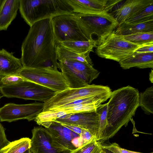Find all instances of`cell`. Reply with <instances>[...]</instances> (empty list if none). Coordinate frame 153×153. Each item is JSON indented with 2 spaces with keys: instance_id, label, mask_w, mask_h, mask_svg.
<instances>
[{
  "instance_id": "1",
  "label": "cell",
  "mask_w": 153,
  "mask_h": 153,
  "mask_svg": "<svg viewBox=\"0 0 153 153\" xmlns=\"http://www.w3.org/2000/svg\"><path fill=\"white\" fill-rule=\"evenodd\" d=\"M21 51L20 60L24 68H43L47 60L57 58L51 19L38 21L30 27Z\"/></svg>"
},
{
  "instance_id": "2",
  "label": "cell",
  "mask_w": 153,
  "mask_h": 153,
  "mask_svg": "<svg viewBox=\"0 0 153 153\" xmlns=\"http://www.w3.org/2000/svg\"><path fill=\"white\" fill-rule=\"evenodd\" d=\"M137 89L128 85L112 91L107 102V126L100 141L105 143L123 126H127L139 106Z\"/></svg>"
},
{
  "instance_id": "3",
  "label": "cell",
  "mask_w": 153,
  "mask_h": 153,
  "mask_svg": "<svg viewBox=\"0 0 153 153\" xmlns=\"http://www.w3.org/2000/svg\"><path fill=\"white\" fill-rule=\"evenodd\" d=\"M19 9L22 17L30 27L44 19L73 13L65 0H19Z\"/></svg>"
},
{
  "instance_id": "4",
  "label": "cell",
  "mask_w": 153,
  "mask_h": 153,
  "mask_svg": "<svg viewBox=\"0 0 153 153\" xmlns=\"http://www.w3.org/2000/svg\"><path fill=\"white\" fill-rule=\"evenodd\" d=\"M74 13L76 21L86 36L89 40H94L92 36L96 35L97 43L115 30L118 24L110 13Z\"/></svg>"
},
{
  "instance_id": "5",
  "label": "cell",
  "mask_w": 153,
  "mask_h": 153,
  "mask_svg": "<svg viewBox=\"0 0 153 153\" xmlns=\"http://www.w3.org/2000/svg\"><path fill=\"white\" fill-rule=\"evenodd\" d=\"M144 45L131 42L123 36L116 33L114 30L98 42L95 52L101 58L119 62Z\"/></svg>"
},
{
  "instance_id": "6",
  "label": "cell",
  "mask_w": 153,
  "mask_h": 153,
  "mask_svg": "<svg viewBox=\"0 0 153 153\" xmlns=\"http://www.w3.org/2000/svg\"><path fill=\"white\" fill-rule=\"evenodd\" d=\"M93 65L73 60H64L58 62V68L70 84V88L85 87L97 78L100 72Z\"/></svg>"
},
{
  "instance_id": "7",
  "label": "cell",
  "mask_w": 153,
  "mask_h": 153,
  "mask_svg": "<svg viewBox=\"0 0 153 153\" xmlns=\"http://www.w3.org/2000/svg\"><path fill=\"white\" fill-rule=\"evenodd\" d=\"M3 96L32 100L45 102L52 97L55 92L43 86L28 80L16 84L0 86Z\"/></svg>"
},
{
  "instance_id": "8",
  "label": "cell",
  "mask_w": 153,
  "mask_h": 153,
  "mask_svg": "<svg viewBox=\"0 0 153 153\" xmlns=\"http://www.w3.org/2000/svg\"><path fill=\"white\" fill-rule=\"evenodd\" d=\"M19 74L27 80L49 88L55 93L70 88L69 83L58 70L23 68Z\"/></svg>"
},
{
  "instance_id": "9",
  "label": "cell",
  "mask_w": 153,
  "mask_h": 153,
  "mask_svg": "<svg viewBox=\"0 0 153 153\" xmlns=\"http://www.w3.org/2000/svg\"><path fill=\"white\" fill-rule=\"evenodd\" d=\"M112 92L110 88L107 86L94 84L83 88H68L55 93L52 97L44 103L42 111H48L83 98Z\"/></svg>"
},
{
  "instance_id": "10",
  "label": "cell",
  "mask_w": 153,
  "mask_h": 153,
  "mask_svg": "<svg viewBox=\"0 0 153 153\" xmlns=\"http://www.w3.org/2000/svg\"><path fill=\"white\" fill-rule=\"evenodd\" d=\"M51 21L56 43L89 40L76 21L74 13L56 16Z\"/></svg>"
},
{
  "instance_id": "11",
  "label": "cell",
  "mask_w": 153,
  "mask_h": 153,
  "mask_svg": "<svg viewBox=\"0 0 153 153\" xmlns=\"http://www.w3.org/2000/svg\"><path fill=\"white\" fill-rule=\"evenodd\" d=\"M44 107V103L36 102L22 105L8 103L0 108V121L10 123L20 120H34Z\"/></svg>"
},
{
  "instance_id": "12",
  "label": "cell",
  "mask_w": 153,
  "mask_h": 153,
  "mask_svg": "<svg viewBox=\"0 0 153 153\" xmlns=\"http://www.w3.org/2000/svg\"><path fill=\"white\" fill-rule=\"evenodd\" d=\"M107 99L104 94L87 97L48 111H50L56 119L67 114L96 111L99 106Z\"/></svg>"
},
{
  "instance_id": "13",
  "label": "cell",
  "mask_w": 153,
  "mask_h": 153,
  "mask_svg": "<svg viewBox=\"0 0 153 153\" xmlns=\"http://www.w3.org/2000/svg\"><path fill=\"white\" fill-rule=\"evenodd\" d=\"M32 133L30 149L32 153H71L72 152L58 143L45 128L34 127Z\"/></svg>"
},
{
  "instance_id": "14",
  "label": "cell",
  "mask_w": 153,
  "mask_h": 153,
  "mask_svg": "<svg viewBox=\"0 0 153 153\" xmlns=\"http://www.w3.org/2000/svg\"><path fill=\"white\" fill-rule=\"evenodd\" d=\"M74 125L86 130L96 137L99 125V117L96 111L67 114L54 121Z\"/></svg>"
},
{
  "instance_id": "15",
  "label": "cell",
  "mask_w": 153,
  "mask_h": 153,
  "mask_svg": "<svg viewBox=\"0 0 153 153\" xmlns=\"http://www.w3.org/2000/svg\"><path fill=\"white\" fill-rule=\"evenodd\" d=\"M71 7L73 13H90L111 11L112 8L122 0H65Z\"/></svg>"
},
{
  "instance_id": "16",
  "label": "cell",
  "mask_w": 153,
  "mask_h": 153,
  "mask_svg": "<svg viewBox=\"0 0 153 153\" xmlns=\"http://www.w3.org/2000/svg\"><path fill=\"white\" fill-rule=\"evenodd\" d=\"M119 5L112 13L118 24L125 22L149 5L153 0H127Z\"/></svg>"
},
{
  "instance_id": "17",
  "label": "cell",
  "mask_w": 153,
  "mask_h": 153,
  "mask_svg": "<svg viewBox=\"0 0 153 153\" xmlns=\"http://www.w3.org/2000/svg\"><path fill=\"white\" fill-rule=\"evenodd\" d=\"M45 128L54 139L63 146L71 151L77 148L74 145L73 142L76 138L79 137V134L56 121L52 122Z\"/></svg>"
},
{
  "instance_id": "18",
  "label": "cell",
  "mask_w": 153,
  "mask_h": 153,
  "mask_svg": "<svg viewBox=\"0 0 153 153\" xmlns=\"http://www.w3.org/2000/svg\"><path fill=\"white\" fill-rule=\"evenodd\" d=\"M23 68L20 59L4 49L0 50V77L19 74Z\"/></svg>"
},
{
  "instance_id": "19",
  "label": "cell",
  "mask_w": 153,
  "mask_h": 153,
  "mask_svg": "<svg viewBox=\"0 0 153 153\" xmlns=\"http://www.w3.org/2000/svg\"><path fill=\"white\" fill-rule=\"evenodd\" d=\"M120 66L124 69L133 67L143 69L153 68V52H134L124 59L120 62Z\"/></svg>"
},
{
  "instance_id": "20",
  "label": "cell",
  "mask_w": 153,
  "mask_h": 153,
  "mask_svg": "<svg viewBox=\"0 0 153 153\" xmlns=\"http://www.w3.org/2000/svg\"><path fill=\"white\" fill-rule=\"evenodd\" d=\"M19 0H2L0 6V31L6 30L17 15Z\"/></svg>"
},
{
  "instance_id": "21",
  "label": "cell",
  "mask_w": 153,
  "mask_h": 153,
  "mask_svg": "<svg viewBox=\"0 0 153 153\" xmlns=\"http://www.w3.org/2000/svg\"><path fill=\"white\" fill-rule=\"evenodd\" d=\"M114 31L117 34L123 36L138 32L153 31V19L135 23L124 22L118 24Z\"/></svg>"
},
{
  "instance_id": "22",
  "label": "cell",
  "mask_w": 153,
  "mask_h": 153,
  "mask_svg": "<svg viewBox=\"0 0 153 153\" xmlns=\"http://www.w3.org/2000/svg\"><path fill=\"white\" fill-rule=\"evenodd\" d=\"M56 53L57 60L59 61L64 60L79 61L93 65L90 56V52L79 54L70 50L58 43H56Z\"/></svg>"
},
{
  "instance_id": "23",
  "label": "cell",
  "mask_w": 153,
  "mask_h": 153,
  "mask_svg": "<svg viewBox=\"0 0 153 153\" xmlns=\"http://www.w3.org/2000/svg\"><path fill=\"white\" fill-rule=\"evenodd\" d=\"M65 48L79 54L93 51L97 45V41L94 40L85 41H65L59 43Z\"/></svg>"
},
{
  "instance_id": "24",
  "label": "cell",
  "mask_w": 153,
  "mask_h": 153,
  "mask_svg": "<svg viewBox=\"0 0 153 153\" xmlns=\"http://www.w3.org/2000/svg\"><path fill=\"white\" fill-rule=\"evenodd\" d=\"M31 148V139L23 137L10 143L0 151V153H24Z\"/></svg>"
},
{
  "instance_id": "25",
  "label": "cell",
  "mask_w": 153,
  "mask_h": 153,
  "mask_svg": "<svg viewBox=\"0 0 153 153\" xmlns=\"http://www.w3.org/2000/svg\"><path fill=\"white\" fill-rule=\"evenodd\" d=\"M139 106L145 113L149 115L153 113V86L147 88L139 93Z\"/></svg>"
},
{
  "instance_id": "26",
  "label": "cell",
  "mask_w": 153,
  "mask_h": 153,
  "mask_svg": "<svg viewBox=\"0 0 153 153\" xmlns=\"http://www.w3.org/2000/svg\"><path fill=\"white\" fill-rule=\"evenodd\" d=\"M96 111L98 115L99 125L96 141L98 142L107 126V103L100 104L97 108Z\"/></svg>"
},
{
  "instance_id": "27",
  "label": "cell",
  "mask_w": 153,
  "mask_h": 153,
  "mask_svg": "<svg viewBox=\"0 0 153 153\" xmlns=\"http://www.w3.org/2000/svg\"><path fill=\"white\" fill-rule=\"evenodd\" d=\"M123 36L126 40L137 45L153 43V31L138 32Z\"/></svg>"
},
{
  "instance_id": "28",
  "label": "cell",
  "mask_w": 153,
  "mask_h": 153,
  "mask_svg": "<svg viewBox=\"0 0 153 153\" xmlns=\"http://www.w3.org/2000/svg\"><path fill=\"white\" fill-rule=\"evenodd\" d=\"M153 19V4L149 5L125 22L135 23Z\"/></svg>"
},
{
  "instance_id": "29",
  "label": "cell",
  "mask_w": 153,
  "mask_h": 153,
  "mask_svg": "<svg viewBox=\"0 0 153 153\" xmlns=\"http://www.w3.org/2000/svg\"><path fill=\"white\" fill-rule=\"evenodd\" d=\"M26 80H27L19 74L9 75L2 78L0 86L13 84Z\"/></svg>"
},
{
  "instance_id": "30",
  "label": "cell",
  "mask_w": 153,
  "mask_h": 153,
  "mask_svg": "<svg viewBox=\"0 0 153 153\" xmlns=\"http://www.w3.org/2000/svg\"><path fill=\"white\" fill-rule=\"evenodd\" d=\"M102 147L108 149L114 153H143L137 152L130 151L120 147L119 145L116 143L101 144ZM150 153H153L152 152Z\"/></svg>"
},
{
  "instance_id": "31",
  "label": "cell",
  "mask_w": 153,
  "mask_h": 153,
  "mask_svg": "<svg viewBox=\"0 0 153 153\" xmlns=\"http://www.w3.org/2000/svg\"><path fill=\"white\" fill-rule=\"evenodd\" d=\"M98 144L96 141L91 142L78 147L71 153H91Z\"/></svg>"
},
{
  "instance_id": "32",
  "label": "cell",
  "mask_w": 153,
  "mask_h": 153,
  "mask_svg": "<svg viewBox=\"0 0 153 153\" xmlns=\"http://www.w3.org/2000/svg\"><path fill=\"white\" fill-rule=\"evenodd\" d=\"M10 142L6 137L3 126L0 123V151L7 146Z\"/></svg>"
},
{
  "instance_id": "33",
  "label": "cell",
  "mask_w": 153,
  "mask_h": 153,
  "mask_svg": "<svg viewBox=\"0 0 153 153\" xmlns=\"http://www.w3.org/2000/svg\"><path fill=\"white\" fill-rule=\"evenodd\" d=\"M135 52L138 53L153 52V43L144 45L138 48Z\"/></svg>"
},
{
  "instance_id": "34",
  "label": "cell",
  "mask_w": 153,
  "mask_h": 153,
  "mask_svg": "<svg viewBox=\"0 0 153 153\" xmlns=\"http://www.w3.org/2000/svg\"><path fill=\"white\" fill-rule=\"evenodd\" d=\"M60 123L62 125L67 127L70 130H71V131L79 134V135L82 133L83 129L82 128L74 125L61 123Z\"/></svg>"
},
{
  "instance_id": "35",
  "label": "cell",
  "mask_w": 153,
  "mask_h": 153,
  "mask_svg": "<svg viewBox=\"0 0 153 153\" xmlns=\"http://www.w3.org/2000/svg\"><path fill=\"white\" fill-rule=\"evenodd\" d=\"M91 153H105V150L101 144L98 142L97 145L93 150Z\"/></svg>"
},
{
  "instance_id": "36",
  "label": "cell",
  "mask_w": 153,
  "mask_h": 153,
  "mask_svg": "<svg viewBox=\"0 0 153 153\" xmlns=\"http://www.w3.org/2000/svg\"><path fill=\"white\" fill-rule=\"evenodd\" d=\"M149 80L152 83L153 82V71L152 69L149 73Z\"/></svg>"
},
{
  "instance_id": "37",
  "label": "cell",
  "mask_w": 153,
  "mask_h": 153,
  "mask_svg": "<svg viewBox=\"0 0 153 153\" xmlns=\"http://www.w3.org/2000/svg\"><path fill=\"white\" fill-rule=\"evenodd\" d=\"M102 147L103 148V149H104L105 153H114L113 152H112L110 151V150H109L108 149L105 148L103 147Z\"/></svg>"
},
{
  "instance_id": "38",
  "label": "cell",
  "mask_w": 153,
  "mask_h": 153,
  "mask_svg": "<svg viewBox=\"0 0 153 153\" xmlns=\"http://www.w3.org/2000/svg\"><path fill=\"white\" fill-rule=\"evenodd\" d=\"M24 153H32L31 152L30 149H29L27 150Z\"/></svg>"
},
{
  "instance_id": "39",
  "label": "cell",
  "mask_w": 153,
  "mask_h": 153,
  "mask_svg": "<svg viewBox=\"0 0 153 153\" xmlns=\"http://www.w3.org/2000/svg\"><path fill=\"white\" fill-rule=\"evenodd\" d=\"M2 78V77H0V84L1 80Z\"/></svg>"
},
{
  "instance_id": "40",
  "label": "cell",
  "mask_w": 153,
  "mask_h": 153,
  "mask_svg": "<svg viewBox=\"0 0 153 153\" xmlns=\"http://www.w3.org/2000/svg\"><path fill=\"white\" fill-rule=\"evenodd\" d=\"M2 1V0H0V5H1V2Z\"/></svg>"
},
{
  "instance_id": "41",
  "label": "cell",
  "mask_w": 153,
  "mask_h": 153,
  "mask_svg": "<svg viewBox=\"0 0 153 153\" xmlns=\"http://www.w3.org/2000/svg\"><path fill=\"white\" fill-rule=\"evenodd\" d=\"M1 97H2V96H1L0 95V99H1Z\"/></svg>"
}]
</instances>
